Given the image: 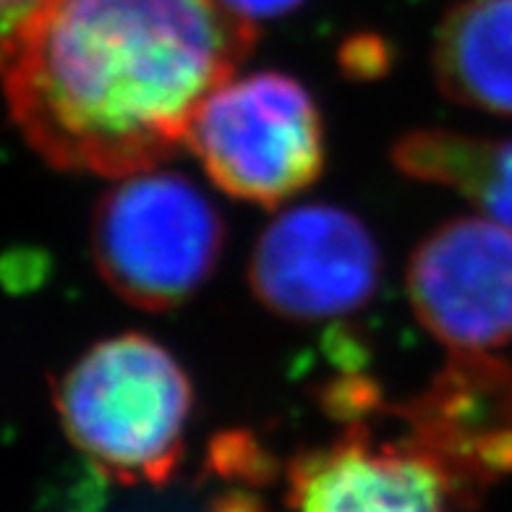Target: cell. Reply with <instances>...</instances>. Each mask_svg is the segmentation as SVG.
<instances>
[{
  "instance_id": "1",
  "label": "cell",
  "mask_w": 512,
  "mask_h": 512,
  "mask_svg": "<svg viewBox=\"0 0 512 512\" xmlns=\"http://www.w3.org/2000/svg\"><path fill=\"white\" fill-rule=\"evenodd\" d=\"M254 40L225 0H45L3 53L8 108L48 165L115 181L176 155Z\"/></svg>"
},
{
  "instance_id": "2",
  "label": "cell",
  "mask_w": 512,
  "mask_h": 512,
  "mask_svg": "<svg viewBox=\"0 0 512 512\" xmlns=\"http://www.w3.org/2000/svg\"><path fill=\"white\" fill-rule=\"evenodd\" d=\"M66 437L123 484H165L183 455L194 387L178 358L139 332L100 340L53 387Z\"/></svg>"
},
{
  "instance_id": "3",
  "label": "cell",
  "mask_w": 512,
  "mask_h": 512,
  "mask_svg": "<svg viewBox=\"0 0 512 512\" xmlns=\"http://www.w3.org/2000/svg\"><path fill=\"white\" fill-rule=\"evenodd\" d=\"M223 246L225 223L212 199L162 168L115 178L89 228L105 285L152 314L186 304L217 270Z\"/></svg>"
},
{
  "instance_id": "4",
  "label": "cell",
  "mask_w": 512,
  "mask_h": 512,
  "mask_svg": "<svg viewBox=\"0 0 512 512\" xmlns=\"http://www.w3.org/2000/svg\"><path fill=\"white\" fill-rule=\"evenodd\" d=\"M186 147L217 189L275 209L322 176V113L298 79L256 71L207 97Z\"/></svg>"
},
{
  "instance_id": "5",
  "label": "cell",
  "mask_w": 512,
  "mask_h": 512,
  "mask_svg": "<svg viewBox=\"0 0 512 512\" xmlns=\"http://www.w3.org/2000/svg\"><path fill=\"white\" fill-rule=\"evenodd\" d=\"M382 283V251L366 223L335 204H298L259 233L251 293L288 322H324L369 306Z\"/></svg>"
},
{
  "instance_id": "6",
  "label": "cell",
  "mask_w": 512,
  "mask_h": 512,
  "mask_svg": "<svg viewBox=\"0 0 512 512\" xmlns=\"http://www.w3.org/2000/svg\"><path fill=\"white\" fill-rule=\"evenodd\" d=\"M405 288L447 351H499L512 343V230L484 215L447 220L413 249Z\"/></svg>"
},
{
  "instance_id": "7",
  "label": "cell",
  "mask_w": 512,
  "mask_h": 512,
  "mask_svg": "<svg viewBox=\"0 0 512 512\" xmlns=\"http://www.w3.org/2000/svg\"><path fill=\"white\" fill-rule=\"evenodd\" d=\"M288 481L296 512H460L465 484L413 439L374 445L361 424L298 455Z\"/></svg>"
},
{
  "instance_id": "8",
  "label": "cell",
  "mask_w": 512,
  "mask_h": 512,
  "mask_svg": "<svg viewBox=\"0 0 512 512\" xmlns=\"http://www.w3.org/2000/svg\"><path fill=\"white\" fill-rule=\"evenodd\" d=\"M395 413L413 442L465 481L512 473V356L450 353L432 382Z\"/></svg>"
},
{
  "instance_id": "9",
  "label": "cell",
  "mask_w": 512,
  "mask_h": 512,
  "mask_svg": "<svg viewBox=\"0 0 512 512\" xmlns=\"http://www.w3.org/2000/svg\"><path fill=\"white\" fill-rule=\"evenodd\" d=\"M432 66L447 100L512 115V0L452 6L434 37Z\"/></svg>"
},
{
  "instance_id": "10",
  "label": "cell",
  "mask_w": 512,
  "mask_h": 512,
  "mask_svg": "<svg viewBox=\"0 0 512 512\" xmlns=\"http://www.w3.org/2000/svg\"><path fill=\"white\" fill-rule=\"evenodd\" d=\"M392 165L413 181L465 196L481 215L512 230V139L418 128L395 142Z\"/></svg>"
},
{
  "instance_id": "11",
  "label": "cell",
  "mask_w": 512,
  "mask_h": 512,
  "mask_svg": "<svg viewBox=\"0 0 512 512\" xmlns=\"http://www.w3.org/2000/svg\"><path fill=\"white\" fill-rule=\"evenodd\" d=\"M392 55L379 37L374 34H358L340 48V66L353 79H374L390 68Z\"/></svg>"
},
{
  "instance_id": "12",
  "label": "cell",
  "mask_w": 512,
  "mask_h": 512,
  "mask_svg": "<svg viewBox=\"0 0 512 512\" xmlns=\"http://www.w3.org/2000/svg\"><path fill=\"white\" fill-rule=\"evenodd\" d=\"M42 6L45 0H3V53H8L24 37Z\"/></svg>"
},
{
  "instance_id": "13",
  "label": "cell",
  "mask_w": 512,
  "mask_h": 512,
  "mask_svg": "<svg viewBox=\"0 0 512 512\" xmlns=\"http://www.w3.org/2000/svg\"><path fill=\"white\" fill-rule=\"evenodd\" d=\"M238 16L256 24L262 19H275V16L290 14L293 8H298L304 0H225Z\"/></svg>"
}]
</instances>
